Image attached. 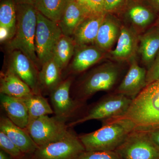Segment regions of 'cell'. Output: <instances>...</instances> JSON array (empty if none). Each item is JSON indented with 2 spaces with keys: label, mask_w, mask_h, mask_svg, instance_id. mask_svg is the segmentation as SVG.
<instances>
[{
  "label": "cell",
  "mask_w": 159,
  "mask_h": 159,
  "mask_svg": "<svg viewBox=\"0 0 159 159\" xmlns=\"http://www.w3.org/2000/svg\"><path fill=\"white\" fill-rule=\"evenodd\" d=\"M102 122L99 129L79 136L85 151H116L135 127L133 122L123 117Z\"/></svg>",
  "instance_id": "1"
},
{
  "label": "cell",
  "mask_w": 159,
  "mask_h": 159,
  "mask_svg": "<svg viewBox=\"0 0 159 159\" xmlns=\"http://www.w3.org/2000/svg\"><path fill=\"white\" fill-rule=\"evenodd\" d=\"M123 117L133 122L135 130L159 128V80L146 85L133 100Z\"/></svg>",
  "instance_id": "2"
},
{
  "label": "cell",
  "mask_w": 159,
  "mask_h": 159,
  "mask_svg": "<svg viewBox=\"0 0 159 159\" xmlns=\"http://www.w3.org/2000/svg\"><path fill=\"white\" fill-rule=\"evenodd\" d=\"M16 30L8 44L9 49L12 51H21L40 70L41 66L35 47L37 9L33 5L18 4L16 6Z\"/></svg>",
  "instance_id": "3"
},
{
  "label": "cell",
  "mask_w": 159,
  "mask_h": 159,
  "mask_svg": "<svg viewBox=\"0 0 159 159\" xmlns=\"http://www.w3.org/2000/svg\"><path fill=\"white\" fill-rule=\"evenodd\" d=\"M121 74L119 66L108 61L92 70L80 84L74 100L84 105L97 92L112 89L118 82Z\"/></svg>",
  "instance_id": "4"
},
{
  "label": "cell",
  "mask_w": 159,
  "mask_h": 159,
  "mask_svg": "<svg viewBox=\"0 0 159 159\" xmlns=\"http://www.w3.org/2000/svg\"><path fill=\"white\" fill-rule=\"evenodd\" d=\"M133 99L125 95L115 93L102 97L91 107L82 117L70 122L69 127L92 120L102 121L124 116Z\"/></svg>",
  "instance_id": "5"
},
{
  "label": "cell",
  "mask_w": 159,
  "mask_h": 159,
  "mask_svg": "<svg viewBox=\"0 0 159 159\" xmlns=\"http://www.w3.org/2000/svg\"><path fill=\"white\" fill-rule=\"evenodd\" d=\"M37 17L35 47L41 68L44 63L53 57L55 46L62 33L58 23L38 11Z\"/></svg>",
  "instance_id": "6"
},
{
  "label": "cell",
  "mask_w": 159,
  "mask_h": 159,
  "mask_svg": "<svg viewBox=\"0 0 159 159\" xmlns=\"http://www.w3.org/2000/svg\"><path fill=\"white\" fill-rule=\"evenodd\" d=\"M67 121L56 116H43L29 122L25 129L40 147L63 138L69 130Z\"/></svg>",
  "instance_id": "7"
},
{
  "label": "cell",
  "mask_w": 159,
  "mask_h": 159,
  "mask_svg": "<svg viewBox=\"0 0 159 159\" xmlns=\"http://www.w3.org/2000/svg\"><path fill=\"white\" fill-rule=\"evenodd\" d=\"M116 151L122 159H159V148L145 131H133Z\"/></svg>",
  "instance_id": "8"
},
{
  "label": "cell",
  "mask_w": 159,
  "mask_h": 159,
  "mask_svg": "<svg viewBox=\"0 0 159 159\" xmlns=\"http://www.w3.org/2000/svg\"><path fill=\"white\" fill-rule=\"evenodd\" d=\"M85 151L79 136L69 129L62 139L39 147L34 156L36 159H74Z\"/></svg>",
  "instance_id": "9"
},
{
  "label": "cell",
  "mask_w": 159,
  "mask_h": 159,
  "mask_svg": "<svg viewBox=\"0 0 159 159\" xmlns=\"http://www.w3.org/2000/svg\"><path fill=\"white\" fill-rule=\"evenodd\" d=\"M8 69L25 83L34 94H41L39 70L23 52L18 50L12 51Z\"/></svg>",
  "instance_id": "10"
},
{
  "label": "cell",
  "mask_w": 159,
  "mask_h": 159,
  "mask_svg": "<svg viewBox=\"0 0 159 159\" xmlns=\"http://www.w3.org/2000/svg\"><path fill=\"white\" fill-rule=\"evenodd\" d=\"M72 80L68 78L61 81L50 94L54 113L56 116L68 120L84 105L74 100L70 95Z\"/></svg>",
  "instance_id": "11"
},
{
  "label": "cell",
  "mask_w": 159,
  "mask_h": 159,
  "mask_svg": "<svg viewBox=\"0 0 159 159\" xmlns=\"http://www.w3.org/2000/svg\"><path fill=\"white\" fill-rule=\"evenodd\" d=\"M139 35L132 27L122 25L116 47L109 52L111 57L118 62L133 59L139 49Z\"/></svg>",
  "instance_id": "12"
},
{
  "label": "cell",
  "mask_w": 159,
  "mask_h": 159,
  "mask_svg": "<svg viewBox=\"0 0 159 159\" xmlns=\"http://www.w3.org/2000/svg\"><path fill=\"white\" fill-rule=\"evenodd\" d=\"M147 70L138 64L135 58L131 61L130 67L116 91L130 99L135 97L147 85Z\"/></svg>",
  "instance_id": "13"
},
{
  "label": "cell",
  "mask_w": 159,
  "mask_h": 159,
  "mask_svg": "<svg viewBox=\"0 0 159 159\" xmlns=\"http://www.w3.org/2000/svg\"><path fill=\"white\" fill-rule=\"evenodd\" d=\"M0 130L6 134L25 154H34L38 148L26 129L15 125L7 117L1 116Z\"/></svg>",
  "instance_id": "14"
},
{
  "label": "cell",
  "mask_w": 159,
  "mask_h": 159,
  "mask_svg": "<svg viewBox=\"0 0 159 159\" xmlns=\"http://www.w3.org/2000/svg\"><path fill=\"white\" fill-rule=\"evenodd\" d=\"M74 58L70 65L72 72L82 73L99 62L105 56L106 52L96 45L76 46Z\"/></svg>",
  "instance_id": "15"
},
{
  "label": "cell",
  "mask_w": 159,
  "mask_h": 159,
  "mask_svg": "<svg viewBox=\"0 0 159 159\" xmlns=\"http://www.w3.org/2000/svg\"><path fill=\"white\" fill-rule=\"evenodd\" d=\"M139 42L138 51L141 54L142 62L148 69L159 51V27L154 25L139 35Z\"/></svg>",
  "instance_id": "16"
},
{
  "label": "cell",
  "mask_w": 159,
  "mask_h": 159,
  "mask_svg": "<svg viewBox=\"0 0 159 159\" xmlns=\"http://www.w3.org/2000/svg\"><path fill=\"white\" fill-rule=\"evenodd\" d=\"M122 25L116 19L106 15L99 27L95 45L106 53L111 51L112 47L119 38Z\"/></svg>",
  "instance_id": "17"
},
{
  "label": "cell",
  "mask_w": 159,
  "mask_h": 159,
  "mask_svg": "<svg viewBox=\"0 0 159 159\" xmlns=\"http://www.w3.org/2000/svg\"><path fill=\"white\" fill-rule=\"evenodd\" d=\"M1 103L11 122L26 129L29 124V112L22 99L1 94Z\"/></svg>",
  "instance_id": "18"
},
{
  "label": "cell",
  "mask_w": 159,
  "mask_h": 159,
  "mask_svg": "<svg viewBox=\"0 0 159 159\" xmlns=\"http://www.w3.org/2000/svg\"><path fill=\"white\" fill-rule=\"evenodd\" d=\"M106 14L85 18L73 35L76 46L95 43L99 27Z\"/></svg>",
  "instance_id": "19"
},
{
  "label": "cell",
  "mask_w": 159,
  "mask_h": 159,
  "mask_svg": "<svg viewBox=\"0 0 159 159\" xmlns=\"http://www.w3.org/2000/svg\"><path fill=\"white\" fill-rule=\"evenodd\" d=\"M0 79L1 94L23 99L34 93L25 83L9 69L1 73Z\"/></svg>",
  "instance_id": "20"
},
{
  "label": "cell",
  "mask_w": 159,
  "mask_h": 159,
  "mask_svg": "<svg viewBox=\"0 0 159 159\" xmlns=\"http://www.w3.org/2000/svg\"><path fill=\"white\" fill-rule=\"evenodd\" d=\"M62 70L53 57L44 63L39 74L41 93L51 94L61 82Z\"/></svg>",
  "instance_id": "21"
},
{
  "label": "cell",
  "mask_w": 159,
  "mask_h": 159,
  "mask_svg": "<svg viewBox=\"0 0 159 159\" xmlns=\"http://www.w3.org/2000/svg\"><path fill=\"white\" fill-rule=\"evenodd\" d=\"M85 18L76 0H72L58 22L62 34L70 37L73 36L77 27Z\"/></svg>",
  "instance_id": "22"
},
{
  "label": "cell",
  "mask_w": 159,
  "mask_h": 159,
  "mask_svg": "<svg viewBox=\"0 0 159 159\" xmlns=\"http://www.w3.org/2000/svg\"><path fill=\"white\" fill-rule=\"evenodd\" d=\"M127 17L130 23V26L139 33V31L149 27L155 19L153 12L140 5L130 7L127 11Z\"/></svg>",
  "instance_id": "23"
},
{
  "label": "cell",
  "mask_w": 159,
  "mask_h": 159,
  "mask_svg": "<svg viewBox=\"0 0 159 159\" xmlns=\"http://www.w3.org/2000/svg\"><path fill=\"white\" fill-rule=\"evenodd\" d=\"M21 99L28 108L29 123L39 117L48 116L54 113L48 100L42 94L33 93Z\"/></svg>",
  "instance_id": "24"
},
{
  "label": "cell",
  "mask_w": 159,
  "mask_h": 159,
  "mask_svg": "<svg viewBox=\"0 0 159 159\" xmlns=\"http://www.w3.org/2000/svg\"><path fill=\"white\" fill-rule=\"evenodd\" d=\"M72 0H36L34 6L46 17L58 23Z\"/></svg>",
  "instance_id": "25"
},
{
  "label": "cell",
  "mask_w": 159,
  "mask_h": 159,
  "mask_svg": "<svg viewBox=\"0 0 159 159\" xmlns=\"http://www.w3.org/2000/svg\"><path fill=\"white\" fill-rule=\"evenodd\" d=\"M76 45L73 38L62 34L54 48L53 58L61 69L66 66L75 52Z\"/></svg>",
  "instance_id": "26"
},
{
  "label": "cell",
  "mask_w": 159,
  "mask_h": 159,
  "mask_svg": "<svg viewBox=\"0 0 159 159\" xmlns=\"http://www.w3.org/2000/svg\"><path fill=\"white\" fill-rule=\"evenodd\" d=\"M16 26V6L12 0H5L0 6V28L8 29L13 38Z\"/></svg>",
  "instance_id": "27"
},
{
  "label": "cell",
  "mask_w": 159,
  "mask_h": 159,
  "mask_svg": "<svg viewBox=\"0 0 159 159\" xmlns=\"http://www.w3.org/2000/svg\"><path fill=\"white\" fill-rule=\"evenodd\" d=\"M86 17L106 14L104 0H76Z\"/></svg>",
  "instance_id": "28"
},
{
  "label": "cell",
  "mask_w": 159,
  "mask_h": 159,
  "mask_svg": "<svg viewBox=\"0 0 159 159\" xmlns=\"http://www.w3.org/2000/svg\"><path fill=\"white\" fill-rule=\"evenodd\" d=\"M0 148L13 159H23L26 154L9 139L6 134L0 130Z\"/></svg>",
  "instance_id": "29"
},
{
  "label": "cell",
  "mask_w": 159,
  "mask_h": 159,
  "mask_svg": "<svg viewBox=\"0 0 159 159\" xmlns=\"http://www.w3.org/2000/svg\"><path fill=\"white\" fill-rule=\"evenodd\" d=\"M74 159H122L116 151H85Z\"/></svg>",
  "instance_id": "30"
},
{
  "label": "cell",
  "mask_w": 159,
  "mask_h": 159,
  "mask_svg": "<svg viewBox=\"0 0 159 159\" xmlns=\"http://www.w3.org/2000/svg\"><path fill=\"white\" fill-rule=\"evenodd\" d=\"M159 80V51L152 64L147 70V85Z\"/></svg>",
  "instance_id": "31"
},
{
  "label": "cell",
  "mask_w": 159,
  "mask_h": 159,
  "mask_svg": "<svg viewBox=\"0 0 159 159\" xmlns=\"http://www.w3.org/2000/svg\"><path fill=\"white\" fill-rule=\"evenodd\" d=\"M123 0H104L106 12L113 11L118 8Z\"/></svg>",
  "instance_id": "32"
},
{
  "label": "cell",
  "mask_w": 159,
  "mask_h": 159,
  "mask_svg": "<svg viewBox=\"0 0 159 159\" xmlns=\"http://www.w3.org/2000/svg\"><path fill=\"white\" fill-rule=\"evenodd\" d=\"M147 132L152 141L159 149V128Z\"/></svg>",
  "instance_id": "33"
},
{
  "label": "cell",
  "mask_w": 159,
  "mask_h": 159,
  "mask_svg": "<svg viewBox=\"0 0 159 159\" xmlns=\"http://www.w3.org/2000/svg\"><path fill=\"white\" fill-rule=\"evenodd\" d=\"M0 159H13L9 154L4 151L0 150Z\"/></svg>",
  "instance_id": "34"
},
{
  "label": "cell",
  "mask_w": 159,
  "mask_h": 159,
  "mask_svg": "<svg viewBox=\"0 0 159 159\" xmlns=\"http://www.w3.org/2000/svg\"><path fill=\"white\" fill-rule=\"evenodd\" d=\"M35 1L36 0H17V4H26L34 6Z\"/></svg>",
  "instance_id": "35"
},
{
  "label": "cell",
  "mask_w": 159,
  "mask_h": 159,
  "mask_svg": "<svg viewBox=\"0 0 159 159\" xmlns=\"http://www.w3.org/2000/svg\"><path fill=\"white\" fill-rule=\"evenodd\" d=\"M154 8L159 11V0H148Z\"/></svg>",
  "instance_id": "36"
},
{
  "label": "cell",
  "mask_w": 159,
  "mask_h": 159,
  "mask_svg": "<svg viewBox=\"0 0 159 159\" xmlns=\"http://www.w3.org/2000/svg\"><path fill=\"white\" fill-rule=\"evenodd\" d=\"M155 25H156L159 28V17L157 20L156 23Z\"/></svg>",
  "instance_id": "37"
}]
</instances>
